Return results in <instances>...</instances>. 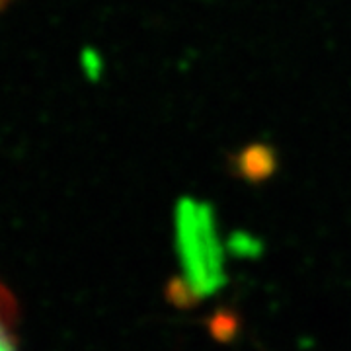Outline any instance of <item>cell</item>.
I'll return each instance as SVG.
<instances>
[{"mask_svg":"<svg viewBox=\"0 0 351 351\" xmlns=\"http://www.w3.org/2000/svg\"><path fill=\"white\" fill-rule=\"evenodd\" d=\"M230 172L250 184H262L279 168L277 151L267 143H250L228 158Z\"/></svg>","mask_w":351,"mask_h":351,"instance_id":"2","label":"cell"},{"mask_svg":"<svg viewBox=\"0 0 351 351\" xmlns=\"http://www.w3.org/2000/svg\"><path fill=\"white\" fill-rule=\"evenodd\" d=\"M176 248L184 267L172 283V297H209L225 283L223 250L213 207L184 197L176 205Z\"/></svg>","mask_w":351,"mask_h":351,"instance_id":"1","label":"cell"},{"mask_svg":"<svg viewBox=\"0 0 351 351\" xmlns=\"http://www.w3.org/2000/svg\"><path fill=\"white\" fill-rule=\"evenodd\" d=\"M10 2H12V0H0V12H2V10H4V8L10 4Z\"/></svg>","mask_w":351,"mask_h":351,"instance_id":"4","label":"cell"},{"mask_svg":"<svg viewBox=\"0 0 351 351\" xmlns=\"http://www.w3.org/2000/svg\"><path fill=\"white\" fill-rule=\"evenodd\" d=\"M20 308L14 293L0 281V351H20Z\"/></svg>","mask_w":351,"mask_h":351,"instance_id":"3","label":"cell"}]
</instances>
